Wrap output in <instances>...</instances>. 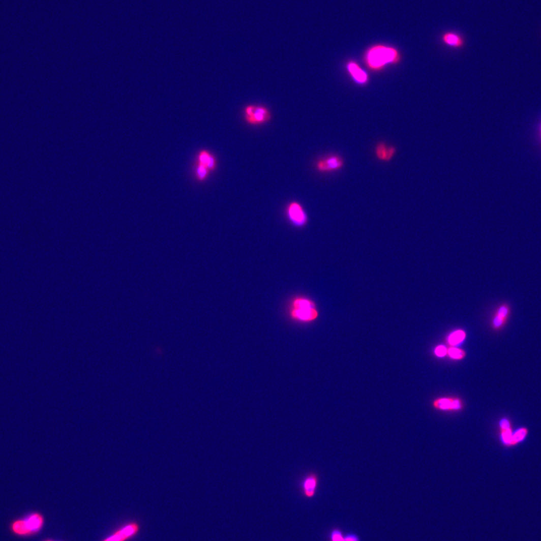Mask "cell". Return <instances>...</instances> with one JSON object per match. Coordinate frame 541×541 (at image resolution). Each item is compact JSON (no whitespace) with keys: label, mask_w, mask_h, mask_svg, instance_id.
Returning <instances> with one entry per match:
<instances>
[{"label":"cell","mask_w":541,"mask_h":541,"mask_svg":"<svg viewBox=\"0 0 541 541\" xmlns=\"http://www.w3.org/2000/svg\"><path fill=\"white\" fill-rule=\"evenodd\" d=\"M448 348L444 345H438L437 346L434 350V353H435V356L438 358H443V357L447 355Z\"/></svg>","instance_id":"obj_20"},{"label":"cell","mask_w":541,"mask_h":541,"mask_svg":"<svg viewBox=\"0 0 541 541\" xmlns=\"http://www.w3.org/2000/svg\"><path fill=\"white\" fill-rule=\"evenodd\" d=\"M540 133H541V126H540Z\"/></svg>","instance_id":"obj_24"},{"label":"cell","mask_w":541,"mask_h":541,"mask_svg":"<svg viewBox=\"0 0 541 541\" xmlns=\"http://www.w3.org/2000/svg\"><path fill=\"white\" fill-rule=\"evenodd\" d=\"M319 483L320 479L317 473H308L301 482V491L303 496L307 499L314 498L318 490Z\"/></svg>","instance_id":"obj_9"},{"label":"cell","mask_w":541,"mask_h":541,"mask_svg":"<svg viewBox=\"0 0 541 541\" xmlns=\"http://www.w3.org/2000/svg\"><path fill=\"white\" fill-rule=\"evenodd\" d=\"M500 427H501V430L510 429V423L507 419H501V422H500Z\"/></svg>","instance_id":"obj_23"},{"label":"cell","mask_w":541,"mask_h":541,"mask_svg":"<svg viewBox=\"0 0 541 541\" xmlns=\"http://www.w3.org/2000/svg\"><path fill=\"white\" fill-rule=\"evenodd\" d=\"M443 43L454 48H462L464 40L460 36L454 33H446L443 36Z\"/></svg>","instance_id":"obj_14"},{"label":"cell","mask_w":541,"mask_h":541,"mask_svg":"<svg viewBox=\"0 0 541 541\" xmlns=\"http://www.w3.org/2000/svg\"><path fill=\"white\" fill-rule=\"evenodd\" d=\"M244 116L245 121L251 126L262 125L272 118L269 110L262 105H248L244 111Z\"/></svg>","instance_id":"obj_5"},{"label":"cell","mask_w":541,"mask_h":541,"mask_svg":"<svg viewBox=\"0 0 541 541\" xmlns=\"http://www.w3.org/2000/svg\"><path fill=\"white\" fill-rule=\"evenodd\" d=\"M512 438L513 434L510 429L502 430V432H501V439H502L504 444L511 445Z\"/></svg>","instance_id":"obj_19"},{"label":"cell","mask_w":541,"mask_h":541,"mask_svg":"<svg viewBox=\"0 0 541 541\" xmlns=\"http://www.w3.org/2000/svg\"><path fill=\"white\" fill-rule=\"evenodd\" d=\"M347 71L356 84L364 85L369 82V75L355 62H350L347 65Z\"/></svg>","instance_id":"obj_11"},{"label":"cell","mask_w":541,"mask_h":541,"mask_svg":"<svg viewBox=\"0 0 541 541\" xmlns=\"http://www.w3.org/2000/svg\"><path fill=\"white\" fill-rule=\"evenodd\" d=\"M465 338H466V333L464 330L458 329L451 333L448 336L446 341L450 347H457L458 345L464 342Z\"/></svg>","instance_id":"obj_15"},{"label":"cell","mask_w":541,"mask_h":541,"mask_svg":"<svg viewBox=\"0 0 541 541\" xmlns=\"http://www.w3.org/2000/svg\"><path fill=\"white\" fill-rule=\"evenodd\" d=\"M139 531L140 525L137 522H130L121 526L102 541H128L135 537Z\"/></svg>","instance_id":"obj_7"},{"label":"cell","mask_w":541,"mask_h":541,"mask_svg":"<svg viewBox=\"0 0 541 541\" xmlns=\"http://www.w3.org/2000/svg\"><path fill=\"white\" fill-rule=\"evenodd\" d=\"M509 314H510V308L509 305L507 304L501 305L494 315L492 323V328L495 330L502 328L507 322Z\"/></svg>","instance_id":"obj_10"},{"label":"cell","mask_w":541,"mask_h":541,"mask_svg":"<svg viewBox=\"0 0 541 541\" xmlns=\"http://www.w3.org/2000/svg\"><path fill=\"white\" fill-rule=\"evenodd\" d=\"M287 313L289 320L302 325L314 323L320 317L317 303L304 295H295L289 300Z\"/></svg>","instance_id":"obj_1"},{"label":"cell","mask_w":541,"mask_h":541,"mask_svg":"<svg viewBox=\"0 0 541 541\" xmlns=\"http://www.w3.org/2000/svg\"><path fill=\"white\" fill-rule=\"evenodd\" d=\"M527 434H528V430L525 428H522V429H519L518 431L515 432V434L513 435L512 443L511 445H515L517 443H520V441L525 439L526 437Z\"/></svg>","instance_id":"obj_17"},{"label":"cell","mask_w":541,"mask_h":541,"mask_svg":"<svg viewBox=\"0 0 541 541\" xmlns=\"http://www.w3.org/2000/svg\"><path fill=\"white\" fill-rule=\"evenodd\" d=\"M344 541H360L359 537L355 534H348L344 535Z\"/></svg>","instance_id":"obj_22"},{"label":"cell","mask_w":541,"mask_h":541,"mask_svg":"<svg viewBox=\"0 0 541 541\" xmlns=\"http://www.w3.org/2000/svg\"><path fill=\"white\" fill-rule=\"evenodd\" d=\"M199 164L202 165L204 167L207 168L209 171H213V170L216 169V159L210 153L205 152V151L201 152L200 154H199Z\"/></svg>","instance_id":"obj_13"},{"label":"cell","mask_w":541,"mask_h":541,"mask_svg":"<svg viewBox=\"0 0 541 541\" xmlns=\"http://www.w3.org/2000/svg\"><path fill=\"white\" fill-rule=\"evenodd\" d=\"M209 170L207 168L204 167L202 165L199 164V167L197 169V177L198 179L200 181H204L207 178V175H208Z\"/></svg>","instance_id":"obj_21"},{"label":"cell","mask_w":541,"mask_h":541,"mask_svg":"<svg viewBox=\"0 0 541 541\" xmlns=\"http://www.w3.org/2000/svg\"><path fill=\"white\" fill-rule=\"evenodd\" d=\"M344 161L342 157L331 155L320 159L316 163V169L320 173H329L338 171L344 167Z\"/></svg>","instance_id":"obj_8"},{"label":"cell","mask_w":541,"mask_h":541,"mask_svg":"<svg viewBox=\"0 0 541 541\" xmlns=\"http://www.w3.org/2000/svg\"><path fill=\"white\" fill-rule=\"evenodd\" d=\"M432 407L435 410L443 412H459L463 410V399L457 396H447V397H438L434 399L432 403Z\"/></svg>","instance_id":"obj_6"},{"label":"cell","mask_w":541,"mask_h":541,"mask_svg":"<svg viewBox=\"0 0 541 541\" xmlns=\"http://www.w3.org/2000/svg\"><path fill=\"white\" fill-rule=\"evenodd\" d=\"M447 356L451 359L461 361L466 357V352L457 347H450L448 348Z\"/></svg>","instance_id":"obj_16"},{"label":"cell","mask_w":541,"mask_h":541,"mask_svg":"<svg viewBox=\"0 0 541 541\" xmlns=\"http://www.w3.org/2000/svg\"><path fill=\"white\" fill-rule=\"evenodd\" d=\"M330 541H344V535L339 528H334L329 534Z\"/></svg>","instance_id":"obj_18"},{"label":"cell","mask_w":541,"mask_h":541,"mask_svg":"<svg viewBox=\"0 0 541 541\" xmlns=\"http://www.w3.org/2000/svg\"><path fill=\"white\" fill-rule=\"evenodd\" d=\"M365 62L372 71L382 70L388 65L396 64L400 61L398 50L386 45H377L369 48L365 53Z\"/></svg>","instance_id":"obj_2"},{"label":"cell","mask_w":541,"mask_h":541,"mask_svg":"<svg viewBox=\"0 0 541 541\" xmlns=\"http://www.w3.org/2000/svg\"><path fill=\"white\" fill-rule=\"evenodd\" d=\"M44 524V518L42 515L38 513L31 514L25 520H17L12 525V530L15 534L18 535L34 534L39 532Z\"/></svg>","instance_id":"obj_3"},{"label":"cell","mask_w":541,"mask_h":541,"mask_svg":"<svg viewBox=\"0 0 541 541\" xmlns=\"http://www.w3.org/2000/svg\"><path fill=\"white\" fill-rule=\"evenodd\" d=\"M396 153V147L387 146L385 143H379L375 149L376 156L380 161L389 162L394 157Z\"/></svg>","instance_id":"obj_12"},{"label":"cell","mask_w":541,"mask_h":541,"mask_svg":"<svg viewBox=\"0 0 541 541\" xmlns=\"http://www.w3.org/2000/svg\"><path fill=\"white\" fill-rule=\"evenodd\" d=\"M286 218L293 227L303 229L308 225V215L301 203L292 201L285 209Z\"/></svg>","instance_id":"obj_4"}]
</instances>
